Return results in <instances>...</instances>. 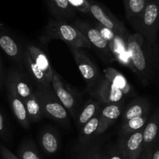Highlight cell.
<instances>
[{
  "instance_id": "obj_4",
  "label": "cell",
  "mask_w": 159,
  "mask_h": 159,
  "mask_svg": "<svg viewBox=\"0 0 159 159\" xmlns=\"http://www.w3.org/2000/svg\"><path fill=\"white\" fill-rule=\"evenodd\" d=\"M34 92L40 105L42 116L63 124H68L69 114L59 102L53 89L34 86Z\"/></svg>"
},
{
  "instance_id": "obj_7",
  "label": "cell",
  "mask_w": 159,
  "mask_h": 159,
  "mask_svg": "<svg viewBox=\"0 0 159 159\" xmlns=\"http://www.w3.org/2000/svg\"><path fill=\"white\" fill-rule=\"evenodd\" d=\"M89 15H91L99 24L112 31L117 35L127 38L130 34L124 23L118 20L110 11L102 4L94 0H89Z\"/></svg>"
},
{
  "instance_id": "obj_27",
  "label": "cell",
  "mask_w": 159,
  "mask_h": 159,
  "mask_svg": "<svg viewBox=\"0 0 159 159\" xmlns=\"http://www.w3.org/2000/svg\"><path fill=\"white\" fill-rule=\"evenodd\" d=\"M18 158L20 159H41L37 148L31 140L23 141L19 147Z\"/></svg>"
},
{
  "instance_id": "obj_14",
  "label": "cell",
  "mask_w": 159,
  "mask_h": 159,
  "mask_svg": "<svg viewBox=\"0 0 159 159\" xmlns=\"http://www.w3.org/2000/svg\"><path fill=\"white\" fill-rule=\"evenodd\" d=\"M122 110L123 104L121 102L107 104L101 108L99 112V127L96 132V136H101L108 130L109 127L116 122V120L122 114Z\"/></svg>"
},
{
  "instance_id": "obj_9",
  "label": "cell",
  "mask_w": 159,
  "mask_h": 159,
  "mask_svg": "<svg viewBox=\"0 0 159 159\" xmlns=\"http://www.w3.org/2000/svg\"><path fill=\"white\" fill-rule=\"evenodd\" d=\"M70 49L78 68L86 82L88 91H89L98 83L102 75L99 72V68L89 58L82 48H71Z\"/></svg>"
},
{
  "instance_id": "obj_12",
  "label": "cell",
  "mask_w": 159,
  "mask_h": 159,
  "mask_svg": "<svg viewBox=\"0 0 159 159\" xmlns=\"http://www.w3.org/2000/svg\"><path fill=\"white\" fill-rule=\"evenodd\" d=\"M5 82H6V90H7L8 99H9L12 113L21 127L26 130H28L30 128V122L28 118L23 101L17 94L13 83L8 76H6Z\"/></svg>"
},
{
  "instance_id": "obj_23",
  "label": "cell",
  "mask_w": 159,
  "mask_h": 159,
  "mask_svg": "<svg viewBox=\"0 0 159 159\" xmlns=\"http://www.w3.org/2000/svg\"><path fill=\"white\" fill-rule=\"evenodd\" d=\"M125 8L126 18L133 26L142 13L148 0H123Z\"/></svg>"
},
{
  "instance_id": "obj_11",
  "label": "cell",
  "mask_w": 159,
  "mask_h": 159,
  "mask_svg": "<svg viewBox=\"0 0 159 159\" xmlns=\"http://www.w3.org/2000/svg\"><path fill=\"white\" fill-rule=\"evenodd\" d=\"M0 48L8 57L16 65L18 70L23 71V49H21L15 39L9 34V32L0 23Z\"/></svg>"
},
{
  "instance_id": "obj_33",
  "label": "cell",
  "mask_w": 159,
  "mask_h": 159,
  "mask_svg": "<svg viewBox=\"0 0 159 159\" xmlns=\"http://www.w3.org/2000/svg\"><path fill=\"white\" fill-rule=\"evenodd\" d=\"M6 134V128H5V123L3 116L0 113V135Z\"/></svg>"
},
{
  "instance_id": "obj_6",
  "label": "cell",
  "mask_w": 159,
  "mask_h": 159,
  "mask_svg": "<svg viewBox=\"0 0 159 159\" xmlns=\"http://www.w3.org/2000/svg\"><path fill=\"white\" fill-rule=\"evenodd\" d=\"M72 25L82 33L91 48H94L97 51L106 63L114 61L115 59L112 55L108 42L99 30L85 20H76L73 22Z\"/></svg>"
},
{
  "instance_id": "obj_22",
  "label": "cell",
  "mask_w": 159,
  "mask_h": 159,
  "mask_svg": "<svg viewBox=\"0 0 159 159\" xmlns=\"http://www.w3.org/2000/svg\"><path fill=\"white\" fill-rule=\"evenodd\" d=\"M102 75L116 85L124 93V96H130L133 94V88L125 76L115 68L109 67L103 70Z\"/></svg>"
},
{
  "instance_id": "obj_28",
  "label": "cell",
  "mask_w": 159,
  "mask_h": 159,
  "mask_svg": "<svg viewBox=\"0 0 159 159\" xmlns=\"http://www.w3.org/2000/svg\"><path fill=\"white\" fill-rule=\"evenodd\" d=\"M105 159H126L123 151L120 141H118L116 144L105 146L104 149Z\"/></svg>"
},
{
  "instance_id": "obj_29",
  "label": "cell",
  "mask_w": 159,
  "mask_h": 159,
  "mask_svg": "<svg viewBox=\"0 0 159 159\" xmlns=\"http://www.w3.org/2000/svg\"><path fill=\"white\" fill-rule=\"evenodd\" d=\"M70 6L75 11L84 14H89V0H67Z\"/></svg>"
},
{
  "instance_id": "obj_31",
  "label": "cell",
  "mask_w": 159,
  "mask_h": 159,
  "mask_svg": "<svg viewBox=\"0 0 159 159\" xmlns=\"http://www.w3.org/2000/svg\"><path fill=\"white\" fill-rule=\"evenodd\" d=\"M151 159H159V148L158 141H157L152 149V157Z\"/></svg>"
},
{
  "instance_id": "obj_21",
  "label": "cell",
  "mask_w": 159,
  "mask_h": 159,
  "mask_svg": "<svg viewBox=\"0 0 159 159\" xmlns=\"http://www.w3.org/2000/svg\"><path fill=\"white\" fill-rule=\"evenodd\" d=\"M102 108V104L94 99H91L84 105L75 117V125L80 130L90 119L93 117Z\"/></svg>"
},
{
  "instance_id": "obj_10",
  "label": "cell",
  "mask_w": 159,
  "mask_h": 159,
  "mask_svg": "<svg viewBox=\"0 0 159 159\" xmlns=\"http://www.w3.org/2000/svg\"><path fill=\"white\" fill-rule=\"evenodd\" d=\"M89 92L93 96V99L102 105L121 102L125 97L123 92L102 75L94 88Z\"/></svg>"
},
{
  "instance_id": "obj_1",
  "label": "cell",
  "mask_w": 159,
  "mask_h": 159,
  "mask_svg": "<svg viewBox=\"0 0 159 159\" xmlns=\"http://www.w3.org/2000/svg\"><path fill=\"white\" fill-rule=\"evenodd\" d=\"M127 49L132 71L143 85L148 86L155 80L158 71V45L152 44L134 33L127 37Z\"/></svg>"
},
{
  "instance_id": "obj_5",
  "label": "cell",
  "mask_w": 159,
  "mask_h": 159,
  "mask_svg": "<svg viewBox=\"0 0 159 159\" xmlns=\"http://www.w3.org/2000/svg\"><path fill=\"white\" fill-rule=\"evenodd\" d=\"M51 85L59 102L66 109L68 114L75 119L80 107V94L71 85H68L54 68L52 71Z\"/></svg>"
},
{
  "instance_id": "obj_32",
  "label": "cell",
  "mask_w": 159,
  "mask_h": 159,
  "mask_svg": "<svg viewBox=\"0 0 159 159\" xmlns=\"http://www.w3.org/2000/svg\"><path fill=\"white\" fill-rule=\"evenodd\" d=\"M152 148L151 149H148V150H143L138 159H151V157H152Z\"/></svg>"
},
{
  "instance_id": "obj_34",
  "label": "cell",
  "mask_w": 159,
  "mask_h": 159,
  "mask_svg": "<svg viewBox=\"0 0 159 159\" xmlns=\"http://www.w3.org/2000/svg\"><path fill=\"white\" fill-rule=\"evenodd\" d=\"M5 83V79H4V75H3L1 61H0V93L2 91L3 86H4Z\"/></svg>"
},
{
  "instance_id": "obj_3",
  "label": "cell",
  "mask_w": 159,
  "mask_h": 159,
  "mask_svg": "<svg viewBox=\"0 0 159 159\" xmlns=\"http://www.w3.org/2000/svg\"><path fill=\"white\" fill-rule=\"evenodd\" d=\"M159 0H148L142 13L132 27L153 45H158Z\"/></svg>"
},
{
  "instance_id": "obj_19",
  "label": "cell",
  "mask_w": 159,
  "mask_h": 159,
  "mask_svg": "<svg viewBox=\"0 0 159 159\" xmlns=\"http://www.w3.org/2000/svg\"><path fill=\"white\" fill-rule=\"evenodd\" d=\"M158 111L156 110L150 120H148L143 130V150L151 149L154 144L158 141Z\"/></svg>"
},
{
  "instance_id": "obj_8",
  "label": "cell",
  "mask_w": 159,
  "mask_h": 159,
  "mask_svg": "<svg viewBox=\"0 0 159 159\" xmlns=\"http://www.w3.org/2000/svg\"><path fill=\"white\" fill-rule=\"evenodd\" d=\"M94 26L100 31L101 34L107 40L111 54L114 57L115 61H118L124 66L127 67L132 71L131 65H130L127 49V38L114 34L104 26H101L98 23H95Z\"/></svg>"
},
{
  "instance_id": "obj_26",
  "label": "cell",
  "mask_w": 159,
  "mask_h": 159,
  "mask_svg": "<svg viewBox=\"0 0 159 159\" xmlns=\"http://www.w3.org/2000/svg\"><path fill=\"white\" fill-rule=\"evenodd\" d=\"M23 103H24L30 122H38L42 118V113L41 110H40V105H39V102L37 101L34 92V94L29 99L25 100Z\"/></svg>"
},
{
  "instance_id": "obj_18",
  "label": "cell",
  "mask_w": 159,
  "mask_h": 159,
  "mask_svg": "<svg viewBox=\"0 0 159 159\" xmlns=\"http://www.w3.org/2000/svg\"><path fill=\"white\" fill-rule=\"evenodd\" d=\"M39 141L42 150L47 155H54L59 150L60 138L55 129L46 127L40 131Z\"/></svg>"
},
{
  "instance_id": "obj_25",
  "label": "cell",
  "mask_w": 159,
  "mask_h": 159,
  "mask_svg": "<svg viewBox=\"0 0 159 159\" xmlns=\"http://www.w3.org/2000/svg\"><path fill=\"white\" fill-rule=\"evenodd\" d=\"M148 120V114L140 117L133 118L123 123L120 129V138H127L134 132L143 129L147 124Z\"/></svg>"
},
{
  "instance_id": "obj_30",
  "label": "cell",
  "mask_w": 159,
  "mask_h": 159,
  "mask_svg": "<svg viewBox=\"0 0 159 159\" xmlns=\"http://www.w3.org/2000/svg\"><path fill=\"white\" fill-rule=\"evenodd\" d=\"M0 155L2 159H20L1 143H0Z\"/></svg>"
},
{
  "instance_id": "obj_13",
  "label": "cell",
  "mask_w": 159,
  "mask_h": 159,
  "mask_svg": "<svg viewBox=\"0 0 159 159\" xmlns=\"http://www.w3.org/2000/svg\"><path fill=\"white\" fill-rule=\"evenodd\" d=\"M104 149L103 138L96 136L85 144H76L74 159H102Z\"/></svg>"
},
{
  "instance_id": "obj_24",
  "label": "cell",
  "mask_w": 159,
  "mask_h": 159,
  "mask_svg": "<svg viewBox=\"0 0 159 159\" xmlns=\"http://www.w3.org/2000/svg\"><path fill=\"white\" fill-rule=\"evenodd\" d=\"M99 112L100 110L79 130V141L77 143L85 144L96 136L99 127Z\"/></svg>"
},
{
  "instance_id": "obj_15",
  "label": "cell",
  "mask_w": 159,
  "mask_h": 159,
  "mask_svg": "<svg viewBox=\"0 0 159 159\" xmlns=\"http://www.w3.org/2000/svg\"><path fill=\"white\" fill-rule=\"evenodd\" d=\"M143 130L134 132L125 138H120L126 159H138L143 151Z\"/></svg>"
},
{
  "instance_id": "obj_17",
  "label": "cell",
  "mask_w": 159,
  "mask_h": 159,
  "mask_svg": "<svg viewBox=\"0 0 159 159\" xmlns=\"http://www.w3.org/2000/svg\"><path fill=\"white\" fill-rule=\"evenodd\" d=\"M45 2L54 20L67 21L75 17L76 11L67 0H45Z\"/></svg>"
},
{
  "instance_id": "obj_2",
  "label": "cell",
  "mask_w": 159,
  "mask_h": 159,
  "mask_svg": "<svg viewBox=\"0 0 159 159\" xmlns=\"http://www.w3.org/2000/svg\"><path fill=\"white\" fill-rule=\"evenodd\" d=\"M40 41L48 43L53 40H61L69 45L70 48L91 49L89 43L82 33L67 21L51 18L40 37Z\"/></svg>"
},
{
  "instance_id": "obj_35",
  "label": "cell",
  "mask_w": 159,
  "mask_h": 159,
  "mask_svg": "<svg viewBox=\"0 0 159 159\" xmlns=\"http://www.w3.org/2000/svg\"><path fill=\"white\" fill-rule=\"evenodd\" d=\"M102 159H105V158H104V154H103V158H102Z\"/></svg>"
},
{
  "instance_id": "obj_20",
  "label": "cell",
  "mask_w": 159,
  "mask_h": 159,
  "mask_svg": "<svg viewBox=\"0 0 159 159\" xmlns=\"http://www.w3.org/2000/svg\"><path fill=\"white\" fill-rule=\"evenodd\" d=\"M151 104L149 101L143 98L133 99L126 108L122 116V124L130 119L148 115L150 112Z\"/></svg>"
},
{
  "instance_id": "obj_16",
  "label": "cell",
  "mask_w": 159,
  "mask_h": 159,
  "mask_svg": "<svg viewBox=\"0 0 159 159\" xmlns=\"http://www.w3.org/2000/svg\"><path fill=\"white\" fill-rule=\"evenodd\" d=\"M24 49L27 51L30 57L34 61L35 65L38 67L39 69L43 72L47 79L51 82V78H52L53 68L50 64L49 59H48L47 54L42 51L41 48L34 43H26Z\"/></svg>"
}]
</instances>
